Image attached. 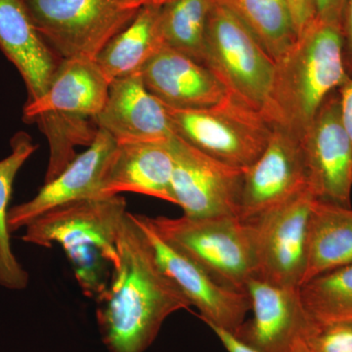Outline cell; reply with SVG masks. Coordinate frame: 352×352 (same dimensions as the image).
I'll return each mask as SVG.
<instances>
[{
	"mask_svg": "<svg viewBox=\"0 0 352 352\" xmlns=\"http://www.w3.org/2000/svg\"><path fill=\"white\" fill-rule=\"evenodd\" d=\"M117 265L97 298V322L110 352H144L164 322L191 305L164 274L149 243L127 212L118 236Z\"/></svg>",
	"mask_w": 352,
	"mask_h": 352,
	"instance_id": "6da1fadb",
	"label": "cell"
},
{
	"mask_svg": "<svg viewBox=\"0 0 352 352\" xmlns=\"http://www.w3.org/2000/svg\"><path fill=\"white\" fill-rule=\"evenodd\" d=\"M349 78L340 25L315 20L275 62L263 115L302 138L326 99Z\"/></svg>",
	"mask_w": 352,
	"mask_h": 352,
	"instance_id": "7a4b0ae2",
	"label": "cell"
},
{
	"mask_svg": "<svg viewBox=\"0 0 352 352\" xmlns=\"http://www.w3.org/2000/svg\"><path fill=\"white\" fill-rule=\"evenodd\" d=\"M127 212L120 195L73 201L34 220L22 239L43 248L61 245L83 293L98 298L117 265L118 236Z\"/></svg>",
	"mask_w": 352,
	"mask_h": 352,
	"instance_id": "3957f363",
	"label": "cell"
},
{
	"mask_svg": "<svg viewBox=\"0 0 352 352\" xmlns=\"http://www.w3.org/2000/svg\"><path fill=\"white\" fill-rule=\"evenodd\" d=\"M110 83L95 60L62 59L45 94L25 103L23 119L38 124L50 143L45 183L75 159L76 147L94 142Z\"/></svg>",
	"mask_w": 352,
	"mask_h": 352,
	"instance_id": "277c9868",
	"label": "cell"
},
{
	"mask_svg": "<svg viewBox=\"0 0 352 352\" xmlns=\"http://www.w3.org/2000/svg\"><path fill=\"white\" fill-rule=\"evenodd\" d=\"M144 217L162 239L219 283L247 293V285L256 278V232L250 222L239 217Z\"/></svg>",
	"mask_w": 352,
	"mask_h": 352,
	"instance_id": "5b68a950",
	"label": "cell"
},
{
	"mask_svg": "<svg viewBox=\"0 0 352 352\" xmlns=\"http://www.w3.org/2000/svg\"><path fill=\"white\" fill-rule=\"evenodd\" d=\"M166 108L175 135L208 156L243 170L261 156L273 133L263 113L229 94L200 110Z\"/></svg>",
	"mask_w": 352,
	"mask_h": 352,
	"instance_id": "8992f818",
	"label": "cell"
},
{
	"mask_svg": "<svg viewBox=\"0 0 352 352\" xmlns=\"http://www.w3.org/2000/svg\"><path fill=\"white\" fill-rule=\"evenodd\" d=\"M201 63L221 82L227 94L263 113L275 61L249 28L217 1L208 17Z\"/></svg>",
	"mask_w": 352,
	"mask_h": 352,
	"instance_id": "52a82bcc",
	"label": "cell"
},
{
	"mask_svg": "<svg viewBox=\"0 0 352 352\" xmlns=\"http://www.w3.org/2000/svg\"><path fill=\"white\" fill-rule=\"evenodd\" d=\"M38 32L61 59L96 60L139 9L120 0H25Z\"/></svg>",
	"mask_w": 352,
	"mask_h": 352,
	"instance_id": "ba28073f",
	"label": "cell"
},
{
	"mask_svg": "<svg viewBox=\"0 0 352 352\" xmlns=\"http://www.w3.org/2000/svg\"><path fill=\"white\" fill-rule=\"evenodd\" d=\"M170 147L173 195L183 215L239 217L244 170L208 156L177 135Z\"/></svg>",
	"mask_w": 352,
	"mask_h": 352,
	"instance_id": "9c48e42d",
	"label": "cell"
},
{
	"mask_svg": "<svg viewBox=\"0 0 352 352\" xmlns=\"http://www.w3.org/2000/svg\"><path fill=\"white\" fill-rule=\"evenodd\" d=\"M315 200L312 190H305L250 222L256 232V278L289 288L302 286Z\"/></svg>",
	"mask_w": 352,
	"mask_h": 352,
	"instance_id": "30bf717a",
	"label": "cell"
},
{
	"mask_svg": "<svg viewBox=\"0 0 352 352\" xmlns=\"http://www.w3.org/2000/svg\"><path fill=\"white\" fill-rule=\"evenodd\" d=\"M133 219L144 234L161 270L191 307L198 308L201 320L208 327L214 326L235 333L251 311L248 294L219 283L198 263L168 245L153 230L144 215L133 214Z\"/></svg>",
	"mask_w": 352,
	"mask_h": 352,
	"instance_id": "8fae6325",
	"label": "cell"
},
{
	"mask_svg": "<svg viewBox=\"0 0 352 352\" xmlns=\"http://www.w3.org/2000/svg\"><path fill=\"white\" fill-rule=\"evenodd\" d=\"M309 188L302 138L273 126L267 147L244 170L239 217L245 222L256 221Z\"/></svg>",
	"mask_w": 352,
	"mask_h": 352,
	"instance_id": "7c38bea8",
	"label": "cell"
},
{
	"mask_svg": "<svg viewBox=\"0 0 352 352\" xmlns=\"http://www.w3.org/2000/svg\"><path fill=\"white\" fill-rule=\"evenodd\" d=\"M302 144L316 200L351 207L352 149L342 122L339 90L324 102Z\"/></svg>",
	"mask_w": 352,
	"mask_h": 352,
	"instance_id": "4fadbf2b",
	"label": "cell"
},
{
	"mask_svg": "<svg viewBox=\"0 0 352 352\" xmlns=\"http://www.w3.org/2000/svg\"><path fill=\"white\" fill-rule=\"evenodd\" d=\"M117 142L99 129L87 151L75 159L54 179L44 183L31 201L9 210L10 232L25 228L31 222L53 208L73 201L107 198L104 194L109 166Z\"/></svg>",
	"mask_w": 352,
	"mask_h": 352,
	"instance_id": "5bb4252c",
	"label": "cell"
},
{
	"mask_svg": "<svg viewBox=\"0 0 352 352\" xmlns=\"http://www.w3.org/2000/svg\"><path fill=\"white\" fill-rule=\"evenodd\" d=\"M245 291L252 317L234 335L258 352L293 351L308 318L298 288L252 278Z\"/></svg>",
	"mask_w": 352,
	"mask_h": 352,
	"instance_id": "9a60e30c",
	"label": "cell"
},
{
	"mask_svg": "<svg viewBox=\"0 0 352 352\" xmlns=\"http://www.w3.org/2000/svg\"><path fill=\"white\" fill-rule=\"evenodd\" d=\"M97 124L118 144L168 142L175 135L168 108L147 89L141 73L110 83Z\"/></svg>",
	"mask_w": 352,
	"mask_h": 352,
	"instance_id": "2e32d148",
	"label": "cell"
},
{
	"mask_svg": "<svg viewBox=\"0 0 352 352\" xmlns=\"http://www.w3.org/2000/svg\"><path fill=\"white\" fill-rule=\"evenodd\" d=\"M146 87L166 107L200 110L223 100L227 91L205 65L164 45L141 71Z\"/></svg>",
	"mask_w": 352,
	"mask_h": 352,
	"instance_id": "e0dca14e",
	"label": "cell"
},
{
	"mask_svg": "<svg viewBox=\"0 0 352 352\" xmlns=\"http://www.w3.org/2000/svg\"><path fill=\"white\" fill-rule=\"evenodd\" d=\"M0 50L24 80L27 103L43 96L62 59L38 32L25 0H0Z\"/></svg>",
	"mask_w": 352,
	"mask_h": 352,
	"instance_id": "ac0fdd59",
	"label": "cell"
},
{
	"mask_svg": "<svg viewBox=\"0 0 352 352\" xmlns=\"http://www.w3.org/2000/svg\"><path fill=\"white\" fill-rule=\"evenodd\" d=\"M170 141L117 143L109 166L104 194L112 197L133 192L175 205L171 182L173 157Z\"/></svg>",
	"mask_w": 352,
	"mask_h": 352,
	"instance_id": "d6986e66",
	"label": "cell"
},
{
	"mask_svg": "<svg viewBox=\"0 0 352 352\" xmlns=\"http://www.w3.org/2000/svg\"><path fill=\"white\" fill-rule=\"evenodd\" d=\"M351 263L352 207L315 200L308 226L307 261L302 284Z\"/></svg>",
	"mask_w": 352,
	"mask_h": 352,
	"instance_id": "ffe728a7",
	"label": "cell"
},
{
	"mask_svg": "<svg viewBox=\"0 0 352 352\" xmlns=\"http://www.w3.org/2000/svg\"><path fill=\"white\" fill-rule=\"evenodd\" d=\"M161 6L141 7L131 24L113 36L96 61L109 82L141 73L164 45L159 27Z\"/></svg>",
	"mask_w": 352,
	"mask_h": 352,
	"instance_id": "44dd1931",
	"label": "cell"
},
{
	"mask_svg": "<svg viewBox=\"0 0 352 352\" xmlns=\"http://www.w3.org/2000/svg\"><path fill=\"white\" fill-rule=\"evenodd\" d=\"M11 154L0 161V286L19 291L29 284V274L11 248L8 206L16 176L38 146L29 134L19 132L11 140Z\"/></svg>",
	"mask_w": 352,
	"mask_h": 352,
	"instance_id": "7402d4cb",
	"label": "cell"
},
{
	"mask_svg": "<svg viewBox=\"0 0 352 352\" xmlns=\"http://www.w3.org/2000/svg\"><path fill=\"white\" fill-rule=\"evenodd\" d=\"M227 7L252 32L275 62L298 36L288 0H215Z\"/></svg>",
	"mask_w": 352,
	"mask_h": 352,
	"instance_id": "603a6c76",
	"label": "cell"
},
{
	"mask_svg": "<svg viewBox=\"0 0 352 352\" xmlns=\"http://www.w3.org/2000/svg\"><path fill=\"white\" fill-rule=\"evenodd\" d=\"M214 4L215 0H168L162 4L159 27L164 45L201 63L208 17Z\"/></svg>",
	"mask_w": 352,
	"mask_h": 352,
	"instance_id": "cb8c5ba5",
	"label": "cell"
},
{
	"mask_svg": "<svg viewBox=\"0 0 352 352\" xmlns=\"http://www.w3.org/2000/svg\"><path fill=\"white\" fill-rule=\"evenodd\" d=\"M298 291L303 309L312 320L346 318L352 314V263L312 278Z\"/></svg>",
	"mask_w": 352,
	"mask_h": 352,
	"instance_id": "d4e9b609",
	"label": "cell"
},
{
	"mask_svg": "<svg viewBox=\"0 0 352 352\" xmlns=\"http://www.w3.org/2000/svg\"><path fill=\"white\" fill-rule=\"evenodd\" d=\"M300 340L310 352H352V321L319 322L308 317Z\"/></svg>",
	"mask_w": 352,
	"mask_h": 352,
	"instance_id": "484cf974",
	"label": "cell"
},
{
	"mask_svg": "<svg viewBox=\"0 0 352 352\" xmlns=\"http://www.w3.org/2000/svg\"><path fill=\"white\" fill-rule=\"evenodd\" d=\"M296 36L302 34L316 20L314 0H288Z\"/></svg>",
	"mask_w": 352,
	"mask_h": 352,
	"instance_id": "4316f807",
	"label": "cell"
},
{
	"mask_svg": "<svg viewBox=\"0 0 352 352\" xmlns=\"http://www.w3.org/2000/svg\"><path fill=\"white\" fill-rule=\"evenodd\" d=\"M340 31L342 36V54L347 74L352 78V0H344Z\"/></svg>",
	"mask_w": 352,
	"mask_h": 352,
	"instance_id": "83f0119b",
	"label": "cell"
},
{
	"mask_svg": "<svg viewBox=\"0 0 352 352\" xmlns=\"http://www.w3.org/2000/svg\"><path fill=\"white\" fill-rule=\"evenodd\" d=\"M316 20L340 25L344 0H314Z\"/></svg>",
	"mask_w": 352,
	"mask_h": 352,
	"instance_id": "f1b7e54d",
	"label": "cell"
},
{
	"mask_svg": "<svg viewBox=\"0 0 352 352\" xmlns=\"http://www.w3.org/2000/svg\"><path fill=\"white\" fill-rule=\"evenodd\" d=\"M342 122L352 149V78L339 89Z\"/></svg>",
	"mask_w": 352,
	"mask_h": 352,
	"instance_id": "f546056e",
	"label": "cell"
},
{
	"mask_svg": "<svg viewBox=\"0 0 352 352\" xmlns=\"http://www.w3.org/2000/svg\"><path fill=\"white\" fill-rule=\"evenodd\" d=\"M210 328L214 331L227 352H258L238 339L233 333L224 330V329L214 327V326Z\"/></svg>",
	"mask_w": 352,
	"mask_h": 352,
	"instance_id": "4dcf8cb0",
	"label": "cell"
},
{
	"mask_svg": "<svg viewBox=\"0 0 352 352\" xmlns=\"http://www.w3.org/2000/svg\"><path fill=\"white\" fill-rule=\"evenodd\" d=\"M168 0H120V3L126 8L139 9L146 6H162Z\"/></svg>",
	"mask_w": 352,
	"mask_h": 352,
	"instance_id": "1f68e13d",
	"label": "cell"
},
{
	"mask_svg": "<svg viewBox=\"0 0 352 352\" xmlns=\"http://www.w3.org/2000/svg\"><path fill=\"white\" fill-rule=\"evenodd\" d=\"M292 352H310L308 351V349L307 346H305V344H303V342L302 340H298V342H296V344H295V346H294L293 351Z\"/></svg>",
	"mask_w": 352,
	"mask_h": 352,
	"instance_id": "d6a6232c",
	"label": "cell"
},
{
	"mask_svg": "<svg viewBox=\"0 0 352 352\" xmlns=\"http://www.w3.org/2000/svg\"><path fill=\"white\" fill-rule=\"evenodd\" d=\"M340 320H351L352 321V314L349 315V316L346 317V318L340 319Z\"/></svg>",
	"mask_w": 352,
	"mask_h": 352,
	"instance_id": "836d02e7",
	"label": "cell"
}]
</instances>
